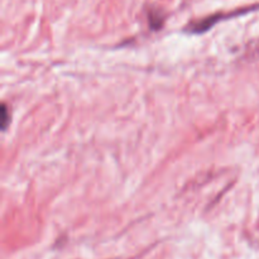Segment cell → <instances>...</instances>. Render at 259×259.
Returning a JSON list of instances; mask_svg holds the SVG:
<instances>
[{"instance_id": "cell-1", "label": "cell", "mask_w": 259, "mask_h": 259, "mask_svg": "<svg viewBox=\"0 0 259 259\" xmlns=\"http://www.w3.org/2000/svg\"><path fill=\"white\" fill-rule=\"evenodd\" d=\"M252 8L249 9H240V10H235V12H230V13H219V14H214V15H210V17L204 18L201 20H196V22L191 23V24L187 27V30L191 33H202V32H206L207 29L212 27L214 24H217L218 22L220 20H224L228 19V18H232L235 17V15H239V14H244L245 12L250 10Z\"/></svg>"}, {"instance_id": "cell-2", "label": "cell", "mask_w": 259, "mask_h": 259, "mask_svg": "<svg viewBox=\"0 0 259 259\" xmlns=\"http://www.w3.org/2000/svg\"><path fill=\"white\" fill-rule=\"evenodd\" d=\"M148 17H149V22H151V27H153V28L158 27L156 22H158L159 24L162 25V14L159 12H156V10H151V12H149V14H148ZM156 29H157V28H156Z\"/></svg>"}, {"instance_id": "cell-3", "label": "cell", "mask_w": 259, "mask_h": 259, "mask_svg": "<svg viewBox=\"0 0 259 259\" xmlns=\"http://www.w3.org/2000/svg\"><path fill=\"white\" fill-rule=\"evenodd\" d=\"M2 113H3V131H5L7 129V125H8V110H7V106L3 105V109H2Z\"/></svg>"}]
</instances>
